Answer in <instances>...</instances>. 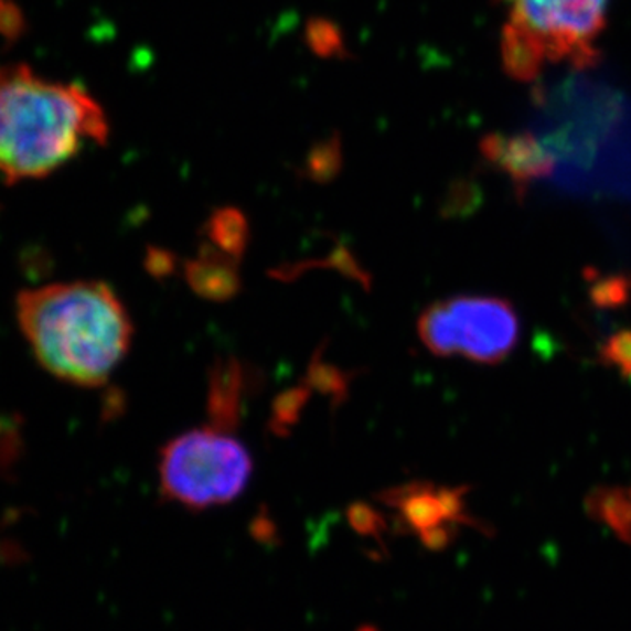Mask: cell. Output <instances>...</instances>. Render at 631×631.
Returning a JSON list of instances; mask_svg holds the SVG:
<instances>
[{
    "label": "cell",
    "instance_id": "cell-1",
    "mask_svg": "<svg viewBox=\"0 0 631 631\" xmlns=\"http://www.w3.org/2000/svg\"><path fill=\"white\" fill-rule=\"evenodd\" d=\"M17 321L39 365L82 388L111 379L133 341L132 318L103 281L25 288L17 295Z\"/></svg>",
    "mask_w": 631,
    "mask_h": 631
},
{
    "label": "cell",
    "instance_id": "cell-2",
    "mask_svg": "<svg viewBox=\"0 0 631 631\" xmlns=\"http://www.w3.org/2000/svg\"><path fill=\"white\" fill-rule=\"evenodd\" d=\"M109 139L100 104L83 86L52 82L26 64L0 65V180H43Z\"/></svg>",
    "mask_w": 631,
    "mask_h": 631
},
{
    "label": "cell",
    "instance_id": "cell-3",
    "mask_svg": "<svg viewBox=\"0 0 631 631\" xmlns=\"http://www.w3.org/2000/svg\"><path fill=\"white\" fill-rule=\"evenodd\" d=\"M500 56L507 76L532 83L556 67H593L610 0H502Z\"/></svg>",
    "mask_w": 631,
    "mask_h": 631
},
{
    "label": "cell",
    "instance_id": "cell-4",
    "mask_svg": "<svg viewBox=\"0 0 631 631\" xmlns=\"http://www.w3.org/2000/svg\"><path fill=\"white\" fill-rule=\"evenodd\" d=\"M232 428L210 423L174 437L158 460L160 495L190 511L228 505L253 475V457Z\"/></svg>",
    "mask_w": 631,
    "mask_h": 631
},
{
    "label": "cell",
    "instance_id": "cell-5",
    "mask_svg": "<svg viewBox=\"0 0 631 631\" xmlns=\"http://www.w3.org/2000/svg\"><path fill=\"white\" fill-rule=\"evenodd\" d=\"M419 339L437 356L493 363L507 359L520 341L516 309L495 297H454L431 303L418 321Z\"/></svg>",
    "mask_w": 631,
    "mask_h": 631
},
{
    "label": "cell",
    "instance_id": "cell-6",
    "mask_svg": "<svg viewBox=\"0 0 631 631\" xmlns=\"http://www.w3.org/2000/svg\"><path fill=\"white\" fill-rule=\"evenodd\" d=\"M481 153L488 162L504 171L520 190L534 181L546 180L555 172V154L534 133H491L481 142Z\"/></svg>",
    "mask_w": 631,
    "mask_h": 631
},
{
    "label": "cell",
    "instance_id": "cell-7",
    "mask_svg": "<svg viewBox=\"0 0 631 631\" xmlns=\"http://www.w3.org/2000/svg\"><path fill=\"white\" fill-rule=\"evenodd\" d=\"M381 504L398 512V528L407 534H423L446 523L440 505L439 488L431 482L414 481L389 488L377 495Z\"/></svg>",
    "mask_w": 631,
    "mask_h": 631
},
{
    "label": "cell",
    "instance_id": "cell-8",
    "mask_svg": "<svg viewBox=\"0 0 631 631\" xmlns=\"http://www.w3.org/2000/svg\"><path fill=\"white\" fill-rule=\"evenodd\" d=\"M586 511L614 532L619 541L631 546L630 490L619 486H600L586 499Z\"/></svg>",
    "mask_w": 631,
    "mask_h": 631
},
{
    "label": "cell",
    "instance_id": "cell-9",
    "mask_svg": "<svg viewBox=\"0 0 631 631\" xmlns=\"http://www.w3.org/2000/svg\"><path fill=\"white\" fill-rule=\"evenodd\" d=\"M589 299L600 309H618L631 299V279L623 274L595 279L589 288Z\"/></svg>",
    "mask_w": 631,
    "mask_h": 631
},
{
    "label": "cell",
    "instance_id": "cell-10",
    "mask_svg": "<svg viewBox=\"0 0 631 631\" xmlns=\"http://www.w3.org/2000/svg\"><path fill=\"white\" fill-rule=\"evenodd\" d=\"M346 520L356 534L362 537L376 538V541H379L388 528L383 514L374 505L365 504V502L351 504L347 507Z\"/></svg>",
    "mask_w": 631,
    "mask_h": 631
},
{
    "label": "cell",
    "instance_id": "cell-11",
    "mask_svg": "<svg viewBox=\"0 0 631 631\" xmlns=\"http://www.w3.org/2000/svg\"><path fill=\"white\" fill-rule=\"evenodd\" d=\"M603 363L616 367L624 379H631V329L619 330L601 346Z\"/></svg>",
    "mask_w": 631,
    "mask_h": 631
},
{
    "label": "cell",
    "instance_id": "cell-12",
    "mask_svg": "<svg viewBox=\"0 0 631 631\" xmlns=\"http://www.w3.org/2000/svg\"><path fill=\"white\" fill-rule=\"evenodd\" d=\"M454 535H457V528L451 523H442V525L434 526V528L419 534V541L427 549L442 550L451 546Z\"/></svg>",
    "mask_w": 631,
    "mask_h": 631
},
{
    "label": "cell",
    "instance_id": "cell-13",
    "mask_svg": "<svg viewBox=\"0 0 631 631\" xmlns=\"http://www.w3.org/2000/svg\"><path fill=\"white\" fill-rule=\"evenodd\" d=\"M253 537L256 541L265 542V544L276 541L278 538V530H276L274 521L267 516H256L255 521H253Z\"/></svg>",
    "mask_w": 631,
    "mask_h": 631
},
{
    "label": "cell",
    "instance_id": "cell-14",
    "mask_svg": "<svg viewBox=\"0 0 631 631\" xmlns=\"http://www.w3.org/2000/svg\"><path fill=\"white\" fill-rule=\"evenodd\" d=\"M630 495H631V488H630Z\"/></svg>",
    "mask_w": 631,
    "mask_h": 631
},
{
    "label": "cell",
    "instance_id": "cell-15",
    "mask_svg": "<svg viewBox=\"0 0 631 631\" xmlns=\"http://www.w3.org/2000/svg\"><path fill=\"white\" fill-rule=\"evenodd\" d=\"M367 631H374V630H367Z\"/></svg>",
    "mask_w": 631,
    "mask_h": 631
}]
</instances>
